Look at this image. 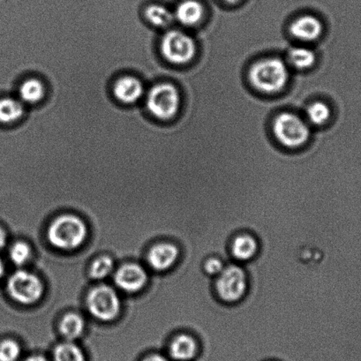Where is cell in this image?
Returning <instances> with one entry per match:
<instances>
[{"label":"cell","mask_w":361,"mask_h":361,"mask_svg":"<svg viewBox=\"0 0 361 361\" xmlns=\"http://www.w3.org/2000/svg\"><path fill=\"white\" fill-rule=\"evenodd\" d=\"M289 66L279 56H269L250 66L247 80L257 92L276 94L286 89L290 80Z\"/></svg>","instance_id":"6da1fadb"},{"label":"cell","mask_w":361,"mask_h":361,"mask_svg":"<svg viewBox=\"0 0 361 361\" xmlns=\"http://www.w3.org/2000/svg\"><path fill=\"white\" fill-rule=\"evenodd\" d=\"M271 132L279 145L286 149H298L310 141L312 132L306 119L296 112L285 111L275 116Z\"/></svg>","instance_id":"7a4b0ae2"},{"label":"cell","mask_w":361,"mask_h":361,"mask_svg":"<svg viewBox=\"0 0 361 361\" xmlns=\"http://www.w3.org/2000/svg\"><path fill=\"white\" fill-rule=\"evenodd\" d=\"M250 288L247 273L238 264L226 265L214 283L216 295L226 305L240 303Z\"/></svg>","instance_id":"3957f363"},{"label":"cell","mask_w":361,"mask_h":361,"mask_svg":"<svg viewBox=\"0 0 361 361\" xmlns=\"http://www.w3.org/2000/svg\"><path fill=\"white\" fill-rule=\"evenodd\" d=\"M87 234L85 223L73 215L58 217L48 230V238L52 246L62 250L80 247L86 240Z\"/></svg>","instance_id":"277c9868"},{"label":"cell","mask_w":361,"mask_h":361,"mask_svg":"<svg viewBox=\"0 0 361 361\" xmlns=\"http://www.w3.org/2000/svg\"><path fill=\"white\" fill-rule=\"evenodd\" d=\"M160 49L164 59L176 66L191 63L198 51L195 37L180 30H168L161 40Z\"/></svg>","instance_id":"5b68a950"},{"label":"cell","mask_w":361,"mask_h":361,"mask_svg":"<svg viewBox=\"0 0 361 361\" xmlns=\"http://www.w3.org/2000/svg\"><path fill=\"white\" fill-rule=\"evenodd\" d=\"M181 96L173 83L164 82L154 85L147 96V109L159 121H168L178 114Z\"/></svg>","instance_id":"8992f818"},{"label":"cell","mask_w":361,"mask_h":361,"mask_svg":"<svg viewBox=\"0 0 361 361\" xmlns=\"http://www.w3.org/2000/svg\"><path fill=\"white\" fill-rule=\"evenodd\" d=\"M8 289L13 300L24 305L37 303L44 294V285L40 279L24 271L13 273L9 279Z\"/></svg>","instance_id":"52a82bcc"},{"label":"cell","mask_w":361,"mask_h":361,"mask_svg":"<svg viewBox=\"0 0 361 361\" xmlns=\"http://www.w3.org/2000/svg\"><path fill=\"white\" fill-rule=\"evenodd\" d=\"M87 302L90 314L98 320H114L121 312V300L110 286H101L94 288L87 296Z\"/></svg>","instance_id":"ba28073f"},{"label":"cell","mask_w":361,"mask_h":361,"mask_svg":"<svg viewBox=\"0 0 361 361\" xmlns=\"http://www.w3.org/2000/svg\"><path fill=\"white\" fill-rule=\"evenodd\" d=\"M288 31L293 39L311 44L320 39L324 32V24L317 16L304 13L290 22Z\"/></svg>","instance_id":"9c48e42d"},{"label":"cell","mask_w":361,"mask_h":361,"mask_svg":"<svg viewBox=\"0 0 361 361\" xmlns=\"http://www.w3.org/2000/svg\"><path fill=\"white\" fill-rule=\"evenodd\" d=\"M148 281L145 269L138 264L122 266L115 275V282L119 288L128 293L141 290Z\"/></svg>","instance_id":"30bf717a"},{"label":"cell","mask_w":361,"mask_h":361,"mask_svg":"<svg viewBox=\"0 0 361 361\" xmlns=\"http://www.w3.org/2000/svg\"><path fill=\"white\" fill-rule=\"evenodd\" d=\"M260 244L253 234L243 233L235 235L230 244L231 257L238 262H250L257 257Z\"/></svg>","instance_id":"8fae6325"},{"label":"cell","mask_w":361,"mask_h":361,"mask_svg":"<svg viewBox=\"0 0 361 361\" xmlns=\"http://www.w3.org/2000/svg\"><path fill=\"white\" fill-rule=\"evenodd\" d=\"M201 345L195 336L182 333L170 343L169 354L175 361H192L199 356Z\"/></svg>","instance_id":"7c38bea8"},{"label":"cell","mask_w":361,"mask_h":361,"mask_svg":"<svg viewBox=\"0 0 361 361\" xmlns=\"http://www.w3.org/2000/svg\"><path fill=\"white\" fill-rule=\"evenodd\" d=\"M180 258V250L171 243H160L149 251L148 261L157 271H166L173 267Z\"/></svg>","instance_id":"4fadbf2b"},{"label":"cell","mask_w":361,"mask_h":361,"mask_svg":"<svg viewBox=\"0 0 361 361\" xmlns=\"http://www.w3.org/2000/svg\"><path fill=\"white\" fill-rule=\"evenodd\" d=\"M143 93H145L143 84L135 76H122L114 83V97L125 104L136 103L142 97Z\"/></svg>","instance_id":"5bb4252c"},{"label":"cell","mask_w":361,"mask_h":361,"mask_svg":"<svg viewBox=\"0 0 361 361\" xmlns=\"http://www.w3.org/2000/svg\"><path fill=\"white\" fill-rule=\"evenodd\" d=\"M286 61L297 72H307L317 64V54L306 45H295L287 50Z\"/></svg>","instance_id":"9a60e30c"},{"label":"cell","mask_w":361,"mask_h":361,"mask_svg":"<svg viewBox=\"0 0 361 361\" xmlns=\"http://www.w3.org/2000/svg\"><path fill=\"white\" fill-rule=\"evenodd\" d=\"M204 16V6L198 0H183L177 6L174 13L175 20L188 27L197 26Z\"/></svg>","instance_id":"2e32d148"},{"label":"cell","mask_w":361,"mask_h":361,"mask_svg":"<svg viewBox=\"0 0 361 361\" xmlns=\"http://www.w3.org/2000/svg\"><path fill=\"white\" fill-rule=\"evenodd\" d=\"M306 121L315 128L324 127L331 118L332 111L329 105L322 100L312 101L305 107Z\"/></svg>","instance_id":"e0dca14e"},{"label":"cell","mask_w":361,"mask_h":361,"mask_svg":"<svg viewBox=\"0 0 361 361\" xmlns=\"http://www.w3.org/2000/svg\"><path fill=\"white\" fill-rule=\"evenodd\" d=\"M25 107L22 101L13 97L0 99V122L3 124L13 123L23 118Z\"/></svg>","instance_id":"ac0fdd59"},{"label":"cell","mask_w":361,"mask_h":361,"mask_svg":"<svg viewBox=\"0 0 361 361\" xmlns=\"http://www.w3.org/2000/svg\"><path fill=\"white\" fill-rule=\"evenodd\" d=\"M45 94L44 83L40 80L30 78L24 80L19 87L20 100L27 104H36Z\"/></svg>","instance_id":"d6986e66"},{"label":"cell","mask_w":361,"mask_h":361,"mask_svg":"<svg viewBox=\"0 0 361 361\" xmlns=\"http://www.w3.org/2000/svg\"><path fill=\"white\" fill-rule=\"evenodd\" d=\"M145 16L153 26L164 29L173 23L174 13L162 5H152L145 10Z\"/></svg>","instance_id":"ffe728a7"},{"label":"cell","mask_w":361,"mask_h":361,"mask_svg":"<svg viewBox=\"0 0 361 361\" xmlns=\"http://www.w3.org/2000/svg\"><path fill=\"white\" fill-rule=\"evenodd\" d=\"M85 322L82 317L76 314H66L61 324V332L68 341H73L82 335Z\"/></svg>","instance_id":"44dd1931"},{"label":"cell","mask_w":361,"mask_h":361,"mask_svg":"<svg viewBox=\"0 0 361 361\" xmlns=\"http://www.w3.org/2000/svg\"><path fill=\"white\" fill-rule=\"evenodd\" d=\"M54 361H86L82 349L71 341L61 343L54 350Z\"/></svg>","instance_id":"7402d4cb"},{"label":"cell","mask_w":361,"mask_h":361,"mask_svg":"<svg viewBox=\"0 0 361 361\" xmlns=\"http://www.w3.org/2000/svg\"><path fill=\"white\" fill-rule=\"evenodd\" d=\"M114 261L110 257H102L94 262L90 269V275L94 279H104L114 271Z\"/></svg>","instance_id":"603a6c76"},{"label":"cell","mask_w":361,"mask_h":361,"mask_svg":"<svg viewBox=\"0 0 361 361\" xmlns=\"http://www.w3.org/2000/svg\"><path fill=\"white\" fill-rule=\"evenodd\" d=\"M31 250L29 245L24 243H17L10 250V258L13 264L22 267L30 260Z\"/></svg>","instance_id":"cb8c5ba5"},{"label":"cell","mask_w":361,"mask_h":361,"mask_svg":"<svg viewBox=\"0 0 361 361\" xmlns=\"http://www.w3.org/2000/svg\"><path fill=\"white\" fill-rule=\"evenodd\" d=\"M20 356V346L13 340H5L0 343V361H17Z\"/></svg>","instance_id":"d4e9b609"},{"label":"cell","mask_w":361,"mask_h":361,"mask_svg":"<svg viewBox=\"0 0 361 361\" xmlns=\"http://www.w3.org/2000/svg\"><path fill=\"white\" fill-rule=\"evenodd\" d=\"M226 266L222 259L212 257L205 260L204 264L202 265V269L207 276L216 278V276H219L220 273L223 271Z\"/></svg>","instance_id":"484cf974"},{"label":"cell","mask_w":361,"mask_h":361,"mask_svg":"<svg viewBox=\"0 0 361 361\" xmlns=\"http://www.w3.org/2000/svg\"><path fill=\"white\" fill-rule=\"evenodd\" d=\"M143 361H169L167 357L160 355V354H153V355H150Z\"/></svg>","instance_id":"4316f807"},{"label":"cell","mask_w":361,"mask_h":361,"mask_svg":"<svg viewBox=\"0 0 361 361\" xmlns=\"http://www.w3.org/2000/svg\"><path fill=\"white\" fill-rule=\"evenodd\" d=\"M6 234L5 231L0 227V250H3V247L6 246Z\"/></svg>","instance_id":"83f0119b"},{"label":"cell","mask_w":361,"mask_h":361,"mask_svg":"<svg viewBox=\"0 0 361 361\" xmlns=\"http://www.w3.org/2000/svg\"><path fill=\"white\" fill-rule=\"evenodd\" d=\"M24 361H48L47 359H45L43 356H31L30 357H27L26 360Z\"/></svg>","instance_id":"f1b7e54d"},{"label":"cell","mask_w":361,"mask_h":361,"mask_svg":"<svg viewBox=\"0 0 361 361\" xmlns=\"http://www.w3.org/2000/svg\"><path fill=\"white\" fill-rule=\"evenodd\" d=\"M4 273H5V266H4V264H3L1 259H0V279H2L3 275H4Z\"/></svg>","instance_id":"f546056e"},{"label":"cell","mask_w":361,"mask_h":361,"mask_svg":"<svg viewBox=\"0 0 361 361\" xmlns=\"http://www.w3.org/2000/svg\"><path fill=\"white\" fill-rule=\"evenodd\" d=\"M224 1H226L228 3V4L233 5L236 4V3L240 2V0H224Z\"/></svg>","instance_id":"4dcf8cb0"}]
</instances>
